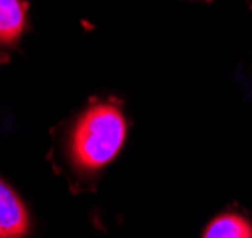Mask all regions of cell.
I'll use <instances>...</instances> for the list:
<instances>
[{
  "label": "cell",
  "instance_id": "cell-1",
  "mask_svg": "<svg viewBox=\"0 0 252 238\" xmlns=\"http://www.w3.org/2000/svg\"><path fill=\"white\" fill-rule=\"evenodd\" d=\"M126 134L127 121L120 106L93 102L78 113L66 132V159L78 174H97L120 153Z\"/></svg>",
  "mask_w": 252,
  "mask_h": 238
},
{
  "label": "cell",
  "instance_id": "cell-2",
  "mask_svg": "<svg viewBox=\"0 0 252 238\" xmlns=\"http://www.w3.org/2000/svg\"><path fill=\"white\" fill-rule=\"evenodd\" d=\"M31 217L25 202L0 178V238H29Z\"/></svg>",
  "mask_w": 252,
  "mask_h": 238
},
{
  "label": "cell",
  "instance_id": "cell-3",
  "mask_svg": "<svg viewBox=\"0 0 252 238\" xmlns=\"http://www.w3.org/2000/svg\"><path fill=\"white\" fill-rule=\"evenodd\" d=\"M27 28V4L23 0H0V53L12 51Z\"/></svg>",
  "mask_w": 252,
  "mask_h": 238
},
{
  "label": "cell",
  "instance_id": "cell-4",
  "mask_svg": "<svg viewBox=\"0 0 252 238\" xmlns=\"http://www.w3.org/2000/svg\"><path fill=\"white\" fill-rule=\"evenodd\" d=\"M201 238H252V221L235 212L218 213Z\"/></svg>",
  "mask_w": 252,
  "mask_h": 238
},
{
  "label": "cell",
  "instance_id": "cell-5",
  "mask_svg": "<svg viewBox=\"0 0 252 238\" xmlns=\"http://www.w3.org/2000/svg\"><path fill=\"white\" fill-rule=\"evenodd\" d=\"M247 2H249V4H251V6H252V0H247Z\"/></svg>",
  "mask_w": 252,
  "mask_h": 238
}]
</instances>
